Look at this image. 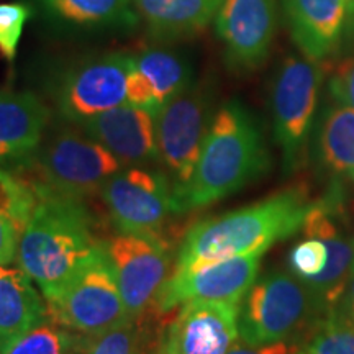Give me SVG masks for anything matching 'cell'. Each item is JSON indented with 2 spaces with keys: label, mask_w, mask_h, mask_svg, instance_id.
<instances>
[{
  "label": "cell",
  "mask_w": 354,
  "mask_h": 354,
  "mask_svg": "<svg viewBox=\"0 0 354 354\" xmlns=\"http://www.w3.org/2000/svg\"><path fill=\"white\" fill-rule=\"evenodd\" d=\"M44 17L73 32H130L140 15L133 0H37Z\"/></svg>",
  "instance_id": "44dd1931"
},
{
  "label": "cell",
  "mask_w": 354,
  "mask_h": 354,
  "mask_svg": "<svg viewBox=\"0 0 354 354\" xmlns=\"http://www.w3.org/2000/svg\"><path fill=\"white\" fill-rule=\"evenodd\" d=\"M330 94L336 102L354 109V56L344 61L330 79Z\"/></svg>",
  "instance_id": "f546056e"
},
{
  "label": "cell",
  "mask_w": 354,
  "mask_h": 354,
  "mask_svg": "<svg viewBox=\"0 0 354 354\" xmlns=\"http://www.w3.org/2000/svg\"><path fill=\"white\" fill-rule=\"evenodd\" d=\"M351 272H353V276H354V261H353V271H351ZM353 276H351V277H353Z\"/></svg>",
  "instance_id": "d590c367"
},
{
  "label": "cell",
  "mask_w": 354,
  "mask_h": 354,
  "mask_svg": "<svg viewBox=\"0 0 354 354\" xmlns=\"http://www.w3.org/2000/svg\"><path fill=\"white\" fill-rule=\"evenodd\" d=\"M50 317L43 294L24 269L0 266V349Z\"/></svg>",
  "instance_id": "7402d4cb"
},
{
  "label": "cell",
  "mask_w": 354,
  "mask_h": 354,
  "mask_svg": "<svg viewBox=\"0 0 354 354\" xmlns=\"http://www.w3.org/2000/svg\"><path fill=\"white\" fill-rule=\"evenodd\" d=\"M82 342L84 335L66 328L48 317L0 349V354H79Z\"/></svg>",
  "instance_id": "cb8c5ba5"
},
{
  "label": "cell",
  "mask_w": 354,
  "mask_h": 354,
  "mask_svg": "<svg viewBox=\"0 0 354 354\" xmlns=\"http://www.w3.org/2000/svg\"><path fill=\"white\" fill-rule=\"evenodd\" d=\"M307 354H354V317L343 307L328 310L312 323Z\"/></svg>",
  "instance_id": "d4e9b609"
},
{
  "label": "cell",
  "mask_w": 354,
  "mask_h": 354,
  "mask_svg": "<svg viewBox=\"0 0 354 354\" xmlns=\"http://www.w3.org/2000/svg\"><path fill=\"white\" fill-rule=\"evenodd\" d=\"M317 154L325 171L354 184V109L336 102L323 110Z\"/></svg>",
  "instance_id": "603a6c76"
},
{
  "label": "cell",
  "mask_w": 354,
  "mask_h": 354,
  "mask_svg": "<svg viewBox=\"0 0 354 354\" xmlns=\"http://www.w3.org/2000/svg\"><path fill=\"white\" fill-rule=\"evenodd\" d=\"M146 33L156 44H174L201 35L223 0H133Z\"/></svg>",
  "instance_id": "ffe728a7"
},
{
  "label": "cell",
  "mask_w": 354,
  "mask_h": 354,
  "mask_svg": "<svg viewBox=\"0 0 354 354\" xmlns=\"http://www.w3.org/2000/svg\"><path fill=\"white\" fill-rule=\"evenodd\" d=\"M282 7L302 56L320 63L338 50L346 28V0H282Z\"/></svg>",
  "instance_id": "d6986e66"
},
{
  "label": "cell",
  "mask_w": 354,
  "mask_h": 354,
  "mask_svg": "<svg viewBox=\"0 0 354 354\" xmlns=\"http://www.w3.org/2000/svg\"><path fill=\"white\" fill-rule=\"evenodd\" d=\"M128 77V104L148 109L156 115L167 102L194 84L189 57L169 44H153L131 55Z\"/></svg>",
  "instance_id": "e0dca14e"
},
{
  "label": "cell",
  "mask_w": 354,
  "mask_h": 354,
  "mask_svg": "<svg viewBox=\"0 0 354 354\" xmlns=\"http://www.w3.org/2000/svg\"><path fill=\"white\" fill-rule=\"evenodd\" d=\"M100 196L118 233L158 238L174 214L169 176L151 166L122 167L102 185Z\"/></svg>",
  "instance_id": "30bf717a"
},
{
  "label": "cell",
  "mask_w": 354,
  "mask_h": 354,
  "mask_svg": "<svg viewBox=\"0 0 354 354\" xmlns=\"http://www.w3.org/2000/svg\"><path fill=\"white\" fill-rule=\"evenodd\" d=\"M131 55L104 53L74 61L51 82L50 95L66 123L77 125L128 102Z\"/></svg>",
  "instance_id": "52a82bcc"
},
{
  "label": "cell",
  "mask_w": 354,
  "mask_h": 354,
  "mask_svg": "<svg viewBox=\"0 0 354 354\" xmlns=\"http://www.w3.org/2000/svg\"><path fill=\"white\" fill-rule=\"evenodd\" d=\"M125 307L133 320L156 304L167 281L169 253L159 238L118 233L104 241Z\"/></svg>",
  "instance_id": "7c38bea8"
},
{
  "label": "cell",
  "mask_w": 354,
  "mask_h": 354,
  "mask_svg": "<svg viewBox=\"0 0 354 354\" xmlns=\"http://www.w3.org/2000/svg\"><path fill=\"white\" fill-rule=\"evenodd\" d=\"M271 158L259 122L233 99L216 110L187 185L172 197L174 214L209 207L266 174Z\"/></svg>",
  "instance_id": "6da1fadb"
},
{
  "label": "cell",
  "mask_w": 354,
  "mask_h": 354,
  "mask_svg": "<svg viewBox=\"0 0 354 354\" xmlns=\"http://www.w3.org/2000/svg\"><path fill=\"white\" fill-rule=\"evenodd\" d=\"M143 348L138 320H128L100 335H84L79 354H143Z\"/></svg>",
  "instance_id": "484cf974"
},
{
  "label": "cell",
  "mask_w": 354,
  "mask_h": 354,
  "mask_svg": "<svg viewBox=\"0 0 354 354\" xmlns=\"http://www.w3.org/2000/svg\"><path fill=\"white\" fill-rule=\"evenodd\" d=\"M261 256H233L174 268L154 305L167 313L189 300L241 304L258 279Z\"/></svg>",
  "instance_id": "8fae6325"
},
{
  "label": "cell",
  "mask_w": 354,
  "mask_h": 354,
  "mask_svg": "<svg viewBox=\"0 0 354 354\" xmlns=\"http://www.w3.org/2000/svg\"><path fill=\"white\" fill-rule=\"evenodd\" d=\"M122 162L81 128L61 127L43 140L35 156L17 169L59 196L84 198L122 169Z\"/></svg>",
  "instance_id": "277c9868"
},
{
  "label": "cell",
  "mask_w": 354,
  "mask_h": 354,
  "mask_svg": "<svg viewBox=\"0 0 354 354\" xmlns=\"http://www.w3.org/2000/svg\"><path fill=\"white\" fill-rule=\"evenodd\" d=\"M323 71L305 56H287L277 68L271 88L274 140L281 149L282 172L297 171L304 162L320 95Z\"/></svg>",
  "instance_id": "ba28073f"
},
{
  "label": "cell",
  "mask_w": 354,
  "mask_h": 354,
  "mask_svg": "<svg viewBox=\"0 0 354 354\" xmlns=\"http://www.w3.org/2000/svg\"><path fill=\"white\" fill-rule=\"evenodd\" d=\"M50 118L51 110L33 92L0 88V167L25 166L41 146Z\"/></svg>",
  "instance_id": "ac0fdd59"
},
{
  "label": "cell",
  "mask_w": 354,
  "mask_h": 354,
  "mask_svg": "<svg viewBox=\"0 0 354 354\" xmlns=\"http://www.w3.org/2000/svg\"><path fill=\"white\" fill-rule=\"evenodd\" d=\"M76 127L105 146L123 167L159 162L156 115L151 110L127 102Z\"/></svg>",
  "instance_id": "2e32d148"
},
{
  "label": "cell",
  "mask_w": 354,
  "mask_h": 354,
  "mask_svg": "<svg viewBox=\"0 0 354 354\" xmlns=\"http://www.w3.org/2000/svg\"><path fill=\"white\" fill-rule=\"evenodd\" d=\"M342 215V196L339 187L335 185L325 198L312 203L302 225L305 236L322 240L328 250L325 269L318 276L302 281L315 295L322 313L339 307L349 279L353 276L354 241L351 243L336 221Z\"/></svg>",
  "instance_id": "5bb4252c"
},
{
  "label": "cell",
  "mask_w": 354,
  "mask_h": 354,
  "mask_svg": "<svg viewBox=\"0 0 354 354\" xmlns=\"http://www.w3.org/2000/svg\"><path fill=\"white\" fill-rule=\"evenodd\" d=\"M32 179V177H30ZM37 184L39 202L21 233L19 266L53 299L102 246L84 201L59 196Z\"/></svg>",
  "instance_id": "3957f363"
},
{
  "label": "cell",
  "mask_w": 354,
  "mask_h": 354,
  "mask_svg": "<svg viewBox=\"0 0 354 354\" xmlns=\"http://www.w3.org/2000/svg\"><path fill=\"white\" fill-rule=\"evenodd\" d=\"M290 354H307V353H297V351H292Z\"/></svg>",
  "instance_id": "e575fe53"
},
{
  "label": "cell",
  "mask_w": 354,
  "mask_h": 354,
  "mask_svg": "<svg viewBox=\"0 0 354 354\" xmlns=\"http://www.w3.org/2000/svg\"><path fill=\"white\" fill-rule=\"evenodd\" d=\"M215 112L214 91L202 81L194 82L156 113L158 156L171 179L172 197L192 177Z\"/></svg>",
  "instance_id": "9c48e42d"
},
{
  "label": "cell",
  "mask_w": 354,
  "mask_h": 354,
  "mask_svg": "<svg viewBox=\"0 0 354 354\" xmlns=\"http://www.w3.org/2000/svg\"><path fill=\"white\" fill-rule=\"evenodd\" d=\"M33 8L24 2H0V56L12 63Z\"/></svg>",
  "instance_id": "4316f807"
},
{
  "label": "cell",
  "mask_w": 354,
  "mask_h": 354,
  "mask_svg": "<svg viewBox=\"0 0 354 354\" xmlns=\"http://www.w3.org/2000/svg\"><path fill=\"white\" fill-rule=\"evenodd\" d=\"M328 261V250L322 240L307 238L300 241L289 254L290 271L300 281H307L320 274Z\"/></svg>",
  "instance_id": "83f0119b"
},
{
  "label": "cell",
  "mask_w": 354,
  "mask_h": 354,
  "mask_svg": "<svg viewBox=\"0 0 354 354\" xmlns=\"http://www.w3.org/2000/svg\"><path fill=\"white\" fill-rule=\"evenodd\" d=\"M295 351V346H292L287 342H279V343H269V344H234L227 354H290Z\"/></svg>",
  "instance_id": "4dcf8cb0"
},
{
  "label": "cell",
  "mask_w": 354,
  "mask_h": 354,
  "mask_svg": "<svg viewBox=\"0 0 354 354\" xmlns=\"http://www.w3.org/2000/svg\"><path fill=\"white\" fill-rule=\"evenodd\" d=\"M151 354H166L165 351H162V349L161 348H159V351H156V353H151Z\"/></svg>",
  "instance_id": "836d02e7"
},
{
  "label": "cell",
  "mask_w": 354,
  "mask_h": 354,
  "mask_svg": "<svg viewBox=\"0 0 354 354\" xmlns=\"http://www.w3.org/2000/svg\"><path fill=\"white\" fill-rule=\"evenodd\" d=\"M214 21L230 71L253 73L266 63L276 37V0H223Z\"/></svg>",
  "instance_id": "4fadbf2b"
},
{
  "label": "cell",
  "mask_w": 354,
  "mask_h": 354,
  "mask_svg": "<svg viewBox=\"0 0 354 354\" xmlns=\"http://www.w3.org/2000/svg\"><path fill=\"white\" fill-rule=\"evenodd\" d=\"M317 313L323 315L315 295L299 277L269 272L254 282L240 305V338L253 346L287 342L305 325L312 326Z\"/></svg>",
  "instance_id": "5b68a950"
},
{
  "label": "cell",
  "mask_w": 354,
  "mask_h": 354,
  "mask_svg": "<svg viewBox=\"0 0 354 354\" xmlns=\"http://www.w3.org/2000/svg\"><path fill=\"white\" fill-rule=\"evenodd\" d=\"M46 304L53 320L81 335H100L133 320L104 243Z\"/></svg>",
  "instance_id": "8992f818"
},
{
  "label": "cell",
  "mask_w": 354,
  "mask_h": 354,
  "mask_svg": "<svg viewBox=\"0 0 354 354\" xmlns=\"http://www.w3.org/2000/svg\"><path fill=\"white\" fill-rule=\"evenodd\" d=\"M240 305L215 300H189L162 335L166 354H227L240 338Z\"/></svg>",
  "instance_id": "9a60e30c"
},
{
  "label": "cell",
  "mask_w": 354,
  "mask_h": 354,
  "mask_svg": "<svg viewBox=\"0 0 354 354\" xmlns=\"http://www.w3.org/2000/svg\"><path fill=\"white\" fill-rule=\"evenodd\" d=\"M339 307H343L349 315L354 317V276L349 279V284L346 287V292H344Z\"/></svg>",
  "instance_id": "1f68e13d"
},
{
  "label": "cell",
  "mask_w": 354,
  "mask_h": 354,
  "mask_svg": "<svg viewBox=\"0 0 354 354\" xmlns=\"http://www.w3.org/2000/svg\"><path fill=\"white\" fill-rule=\"evenodd\" d=\"M344 32L354 35V0H346V28Z\"/></svg>",
  "instance_id": "d6a6232c"
},
{
  "label": "cell",
  "mask_w": 354,
  "mask_h": 354,
  "mask_svg": "<svg viewBox=\"0 0 354 354\" xmlns=\"http://www.w3.org/2000/svg\"><path fill=\"white\" fill-rule=\"evenodd\" d=\"M24 230L19 220L0 205V266L10 264L15 259Z\"/></svg>",
  "instance_id": "f1b7e54d"
},
{
  "label": "cell",
  "mask_w": 354,
  "mask_h": 354,
  "mask_svg": "<svg viewBox=\"0 0 354 354\" xmlns=\"http://www.w3.org/2000/svg\"><path fill=\"white\" fill-rule=\"evenodd\" d=\"M313 201L304 185L194 225L177 253L176 268L233 256L264 254L274 243L302 230Z\"/></svg>",
  "instance_id": "7a4b0ae2"
}]
</instances>
